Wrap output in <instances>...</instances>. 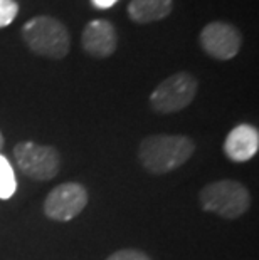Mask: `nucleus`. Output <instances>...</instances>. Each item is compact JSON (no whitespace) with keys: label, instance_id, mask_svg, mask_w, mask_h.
<instances>
[{"label":"nucleus","instance_id":"nucleus-1","mask_svg":"<svg viewBox=\"0 0 259 260\" xmlns=\"http://www.w3.org/2000/svg\"><path fill=\"white\" fill-rule=\"evenodd\" d=\"M194 151L195 143L189 136L152 135L141 140L138 158L148 173L165 175L185 165Z\"/></svg>","mask_w":259,"mask_h":260},{"label":"nucleus","instance_id":"nucleus-2","mask_svg":"<svg viewBox=\"0 0 259 260\" xmlns=\"http://www.w3.org/2000/svg\"><path fill=\"white\" fill-rule=\"evenodd\" d=\"M22 39L37 56L63 59L71 49V37L63 22L51 15H37L22 27Z\"/></svg>","mask_w":259,"mask_h":260},{"label":"nucleus","instance_id":"nucleus-3","mask_svg":"<svg viewBox=\"0 0 259 260\" xmlns=\"http://www.w3.org/2000/svg\"><path fill=\"white\" fill-rule=\"evenodd\" d=\"M199 200L206 212L216 213L225 220H234L249 210L251 193L236 180H219L202 188Z\"/></svg>","mask_w":259,"mask_h":260},{"label":"nucleus","instance_id":"nucleus-4","mask_svg":"<svg viewBox=\"0 0 259 260\" xmlns=\"http://www.w3.org/2000/svg\"><path fill=\"white\" fill-rule=\"evenodd\" d=\"M199 82L190 73H175L155 87L150 106L158 114H172L185 109L195 99Z\"/></svg>","mask_w":259,"mask_h":260},{"label":"nucleus","instance_id":"nucleus-5","mask_svg":"<svg viewBox=\"0 0 259 260\" xmlns=\"http://www.w3.org/2000/svg\"><path fill=\"white\" fill-rule=\"evenodd\" d=\"M17 167L31 180H52L61 170V154L54 146H42L34 141H20L14 148Z\"/></svg>","mask_w":259,"mask_h":260},{"label":"nucleus","instance_id":"nucleus-6","mask_svg":"<svg viewBox=\"0 0 259 260\" xmlns=\"http://www.w3.org/2000/svg\"><path fill=\"white\" fill-rule=\"evenodd\" d=\"M88 205V191L79 183H63L52 188L44 202L46 217L56 222H69L84 210Z\"/></svg>","mask_w":259,"mask_h":260},{"label":"nucleus","instance_id":"nucleus-7","mask_svg":"<svg viewBox=\"0 0 259 260\" xmlns=\"http://www.w3.org/2000/svg\"><path fill=\"white\" fill-rule=\"evenodd\" d=\"M202 49L217 60H231L241 51L242 36L238 27L227 22H211L202 29L199 36Z\"/></svg>","mask_w":259,"mask_h":260},{"label":"nucleus","instance_id":"nucleus-8","mask_svg":"<svg viewBox=\"0 0 259 260\" xmlns=\"http://www.w3.org/2000/svg\"><path fill=\"white\" fill-rule=\"evenodd\" d=\"M81 44L82 49L93 57H109L117 51L118 46L117 29H114V25L109 20L95 19L90 24H86L81 36Z\"/></svg>","mask_w":259,"mask_h":260},{"label":"nucleus","instance_id":"nucleus-9","mask_svg":"<svg viewBox=\"0 0 259 260\" xmlns=\"http://www.w3.org/2000/svg\"><path fill=\"white\" fill-rule=\"evenodd\" d=\"M259 149V131L252 124H238L224 141V153L236 163L249 161Z\"/></svg>","mask_w":259,"mask_h":260},{"label":"nucleus","instance_id":"nucleus-10","mask_svg":"<svg viewBox=\"0 0 259 260\" xmlns=\"http://www.w3.org/2000/svg\"><path fill=\"white\" fill-rule=\"evenodd\" d=\"M174 10V0H131L128 15L136 24H150L163 20Z\"/></svg>","mask_w":259,"mask_h":260},{"label":"nucleus","instance_id":"nucleus-11","mask_svg":"<svg viewBox=\"0 0 259 260\" xmlns=\"http://www.w3.org/2000/svg\"><path fill=\"white\" fill-rule=\"evenodd\" d=\"M15 190H17V180H15L14 168L10 167L9 159L0 154V200L12 198Z\"/></svg>","mask_w":259,"mask_h":260},{"label":"nucleus","instance_id":"nucleus-12","mask_svg":"<svg viewBox=\"0 0 259 260\" xmlns=\"http://www.w3.org/2000/svg\"><path fill=\"white\" fill-rule=\"evenodd\" d=\"M19 14V4L15 0H0V29L10 25Z\"/></svg>","mask_w":259,"mask_h":260},{"label":"nucleus","instance_id":"nucleus-13","mask_svg":"<svg viewBox=\"0 0 259 260\" xmlns=\"http://www.w3.org/2000/svg\"><path fill=\"white\" fill-rule=\"evenodd\" d=\"M106 260H152L145 252L136 248H121V250L111 253Z\"/></svg>","mask_w":259,"mask_h":260},{"label":"nucleus","instance_id":"nucleus-14","mask_svg":"<svg viewBox=\"0 0 259 260\" xmlns=\"http://www.w3.org/2000/svg\"><path fill=\"white\" fill-rule=\"evenodd\" d=\"M118 0H91V4L95 5L96 9H109L117 4Z\"/></svg>","mask_w":259,"mask_h":260},{"label":"nucleus","instance_id":"nucleus-15","mask_svg":"<svg viewBox=\"0 0 259 260\" xmlns=\"http://www.w3.org/2000/svg\"><path fill=\"white\" fill-rule=\"evenodd\" d=\"M4 135H2V133H0V151H2V148H4Z\"/></svg>","mask_w":259,"mask_h":260}]
</instances>
